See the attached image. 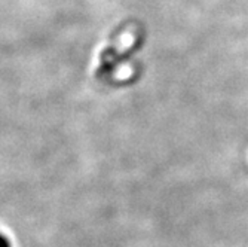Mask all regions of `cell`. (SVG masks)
<instances>
[{
	"label": "cell",
	"mask_w": 248,
	"mask_h": 247,
	"mask_svg": "<svg viewBox=\"0 0 248 247\" xmlns=\"http://www.w3.org/2000/svg\"><path fill=\"white\" fill-rule=\"evenodd\" d=\"M0 247H11L9 241L3 235H0Z\"/></svg>",
	"instance_id": "1"
}]
</instances>
